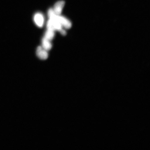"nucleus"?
Masks as SVG:
<instances>
[{"label":"nucleus","instance_id":"39448f33","mask_svg":"<svg viewBox=\"0 0 150 150\" xmlns=\"http://www.w3.org/2000/svg\"><path fill=\"white\" fill-rule=\"evenodd\" d=\"M64 5L65 2L63 1H58L55 4L52 9L56 15H61Z\"/></svg>","mask_w":150,"mask_h":150},{"label":"nucleus","instance_id":"0eeeda50","mask_svg":"<svg viewBox=\"0 0 150 150\" xmlns=\"http://www.w3.org/2000/svg\"><path fill=\"white\" fill-rule=\"evenodd\" d=\"M54 31L52 30L47 29L45 34L44 37L50 41L52 40L55 35Z\"/></svg>","mask_w":150,"mask_h":150},{"label":"nucleus","instance_id":"f03ea898","mask_svg":"<svg viewBox=\"0 0 150 150\" xmlns=\"http://www.w3.org/2000/svg\"><path fill=\"white\" fill-rule=\"evenodd\" d=\"M47 29L54 31L57 30L59 31L62 29V26L59 21L56 20L50 19L48 21L47 24Z\"/></svg>","mask_w":150,"mask_h":150},{"label":"nucleus","instance_id":"f257e3e1","mask_svg":"<svg viewBox=\"0 0 150 150\" xmlns=\"http://www.w3.org/2000/svg\"><path fill=\"white\" fill-rule=\"evenodd\" d=\"M49 18L50 19L57 21L66 29H69L72 27V23L70 21L61 15H57L54 13L50 16Z\"/></svg>","mask_w":150,"mask_h":150},{"label":"nucleus","instance_id":"6e6552de","mask_svg":"<svg viewBox=\"0 0 150 150\" xmlns=\"http://www.w3.org/2000/svg\"><path fill=\"white\" fill-rule=\"evenodd\" d=\"M60 32L62 35H67V32L64 30L63 29H61L60 31H59Z\"/></svg>","mask_w":150,"mask_h":150},{"label":"nucleus","instance_id":"20e7f679","mask_svg":"<svg viewBox=\"0 0 150 150\" xmlns=\"http://www.w3.org/2000/svg\"><path fill=\"white\" fill-rule=\"evenodd\" d=\"M37 55L39 59L42 60H45L47 59L48 54L47 50L44 49L42 47H38L36 51Z\"/></svg>","mask_w":150,"mask_h":150},{"label":"nucleus","instance_id":"423d86ee","mask_svg":"<svg viewBox=\"0 0 150 150\" xmlns=\"http://www.w3.org/2000/svg\"><path fill=\"white\" fill-rule=\"evenodd\" d=\"M42 47L44 50L48 51L49 50L52 48V44L50 42V41L48 40L45 38H43L42 40Z\"/></svg>","mask_w":150,"mask_h":150},{"label":"nucleus","instance_id":"7ed1b4c3","mask_svg":"<svg viewBox=\"0 0 150 150\" xmlns=\"http://www.w3.org/2000/svg\"><path fill=\"white\" fill-rule=\"evenodd\" d=\"M34 20L36 25L38 27L42 28L44 25V18L42 14L37 13L34 16Z\"/></svg>","mask_w":150,"mask_h":150}]
</instances>
